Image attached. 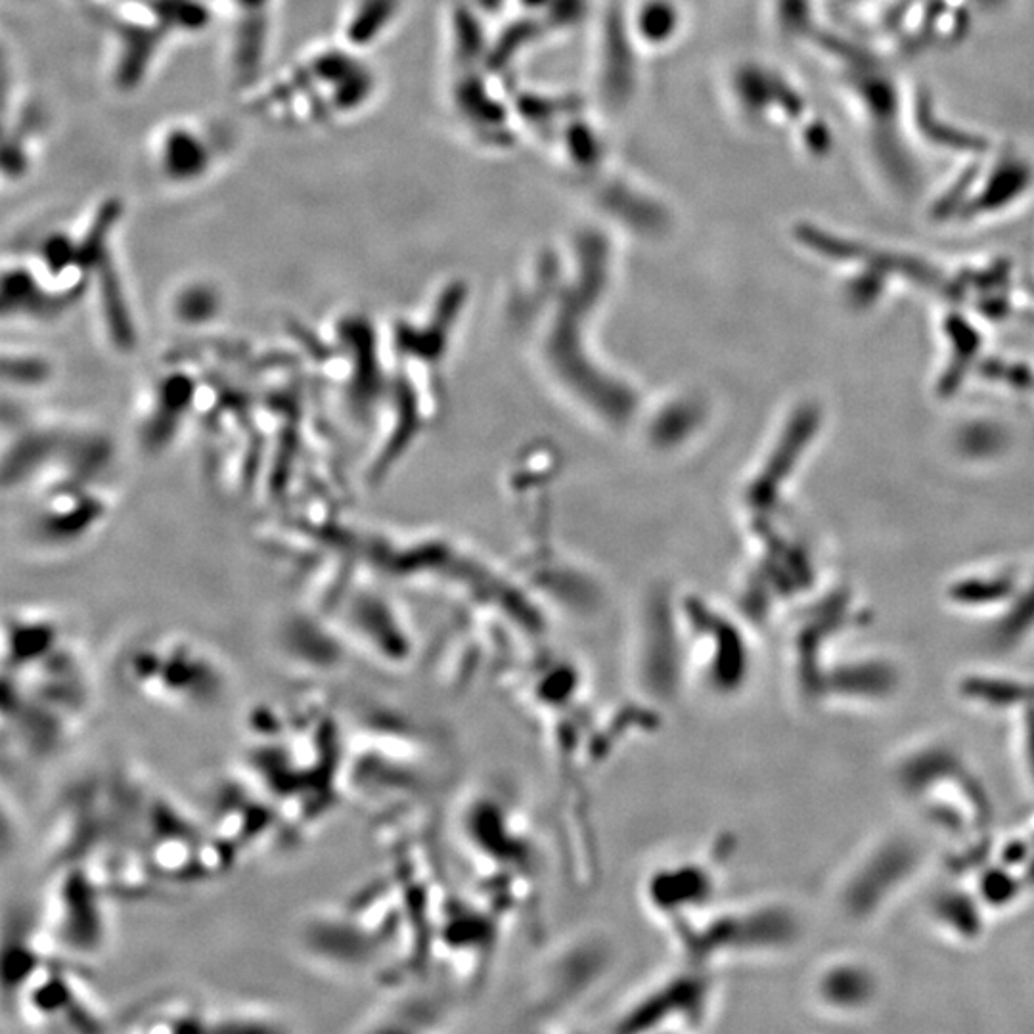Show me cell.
Returning a JSON list of instances; mask_svg holds the SVG:
<instances>
[{
	"instance_id": "obj_1",
	"label": "cell",
	"mask_w": 1034,
	"mask_h": 1034,
	"mask_svg": "<svg viewBox=\"0 0 1034 1034\" xmlns=\"http://www.w3.org/2000/svg\"><path fill=\"white\" fill-rule=\"evenodd\" d=\"M123 684L169 709H207L228 694L230 676L217 655L188 640L142 644L121 661Z\"/></svg>"
},
{
	"instance_id": "obj_4",
	"label": "cell",
	"mask_w": 1034,
	"mask_h": 1034,
	"mask_svg": "<svg viewBox=\"0 0 1034 1034\" xmlns=\"http://www.w3.org/2000/svg\"><path fill=\"white\" fill-rule=\"evenodd\" d=\"M713 1002V983L701 971L675 975L653 987L621 1019V1031L667 1029L680 1023L684 1029L692 1021H703Z\"/></svg>"
},
{
	"instance_id": "obj_3",
	"label": "cell",
	"mask_w": 1034,
	"mask_h": 1034,
	"mask_svg": "<svg viewBox=\"0 0 1034 1034\" xmlns=\"http://www.w3.org/2000/svg\"><path fill=\"white\" fill-rule=\"evenodd\" d=\"M100 881L83 866L60 870L46 900L45 941L77 954H94L108 937Z\"/></svg>"
},
{
	"instance_id": "obj_2",
	"label": "cell",
	"mask_w": 1034,
	"mask_h": 1034,
	"mask_svg": "<svg viewBox=\"0 0 1034 1034\" xmlns=\"http://www.w3.org/2000/svg\"><path fill=\"white\" fill-rule=\"evenodd\" d=\"M14 977L18 1013L29 1027L37 1029H98L100 1013L92 994L68 971L52 966L48 960L41 966L37 958L16 960Z\"/></svg>"
},
{
	"instance_id": "obj_5",
	"label": "cell",
	"mask_w": 1034,
	"mask_h": 1034,
	"mask_svg": "<svg viewBox=\"0 0 1034 1034\" xmlns=\"http://www.w3.org/2000/svg\"><path fill=\"white\" fill-rule=\"evenodd\" d=\"M156 158L165 179L190 184L209 171L213 154L198 129L190 125H171L159 135Z\"/></svg>"
}]
</instances>
